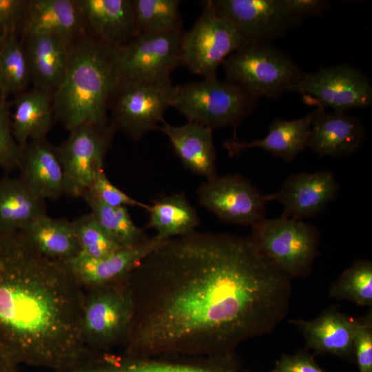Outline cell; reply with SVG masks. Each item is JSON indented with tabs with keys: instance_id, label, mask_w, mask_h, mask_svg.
<instances>
[{
	"instance_id": "22",
	"label": "cell",
	"mask_w": 372,
	"mask_h": 372,
	"mask_svg": "<svg viewBox=\"0 0 372 372\" xmlns=\"http://www.w3.org/2000/svg\"><path fill=\"white\" fill-rule=\"evenodd\" d=\"M163 123L158 129L167 136L175 154L185 167L206 180L218 176L212 129L189 121L180 126L170 125L165 121Z\"/></svg>"
},
{
	"instance_id": "33",
	"label": "cell",
	"mask_w": 372,
	"mask_h": 372,
	"mask_svg": "<svg viewBox=\"0 0 372 372\" xmlns=\"http://www.w3.org/2000/svg\"><path fill=\"white\" fill-rule=\"evenodd\" d=\"M329 296L358 306L372 304V263L360 260L347 269L330 287Z\"/></svg>"
},
{
	"instance_id": "34",
	"label": "cell",
	"mask_w": 372,
	"mask_h": 372,
	"mask_svg": "<svg viewBox=\"0 0 372 372\" xmlns=\"http://www.w3.org/2000/svg\"><path fill=\"white\" fill-rule=\"evenodd\" d=\"M72 223L81 254L99 258L123 247L105 231L91 213L79 217Z\"/></svg>"
},
{
	"instance_id": "9",
	"label": "cell",
	"mask_w": 372,
	"mask_h": 372,
	"mask_svg": "<svg viewBox=\"0 0 372 372\" xmlns=\"http://www.w3.org/2000/svg\"><path fill=\"white\" fill-rule=\"evenodd\" d=\"M175 86L169 83L121 81L112 95V123L135 141L164 121Z\"/></svg>"
},
{
	"instance_id": "37",
	"label": "cell",
	"mask_w": 372,
	"mask_h": 372,
	"mask_svg": "<svg viewBox=\"0 0 372 372\" xmlns=\"http://www.w3.org/2000/svg\"><path fill=\"white\" fill-rule=\"evenodd\" d=\"M95 197L105 204L114 207L138 206L147 209L148 205L132 198L112 183L105 175L101 173L88 189Z\"/></svg>"
},
{
	"instance_id": "3",
	"label": "cell",
	"mask_w": 372,
	"mask_h": 372,
	"mask_svg": "<svg viewBox=\"0 0 372 372\" xmlns=\"http://www.w3.org/2000/svg\"><path fill=\"white\" fill-rule=\"evenodd\" d=\"M121 81L115 47L97 38L72 41L63 78L54 92L57 117L69 130L107 125V109Z\"/></svg>"
},
{
	"instance_id": "42",
	"label": "cell",
	"mask_w": 372,
	"mask_h": 372,
	"mask_svg": "<svg viewBox=\"0 0 372 372\" xmlns=\"http://www.w3.org/2000/svg\"><path fill=\"white\" fill-rule=\"evenodd\" d=\"M4 36H5V35H3V34L0 32V51H1V46H2V43H3V41Z\"/></svg>"
},
{
	"instance_id": "36",
	"label": "cell",
	"mask_w": 372,
	"mask_h": 372,
	"mask_svg": "<svg viewBox=\"0 0 372 372\" xmlns=\"http://www.w3.org/2000/svg\"><path fill=\"white\" fill-rule=\"evenodd\" d=\"M354 357L360 372H372V314L355 318Z\"/></svg>"
},
{
	"instance_id": "24",
	"label": "cell",
	"mask_w": 372,
	"mask_h": 372,
	"mask_svg": "<svg viewBox=\"0 0 372 372\" xmlns=\"http://www.w3.org/2000/svg\"><path fill=\"white\" fill-rule=\"evenodd\" d=\"M312 118L313 112L293 120L276 118L269 125L268 133L264 138L250 142L233 139L226 141L224 147L230 156H237L249 148L258 147L276 157L291 162L307 147Z\"/></svg>"
},
{
	"instance_id": "13",
	"label": "cell",
	"mask_w": 372,
	"mask_h": 372,
	"mask_svg": "<svg viewBox=\"0 0 372 372\" xmlns=\"http://www.w3.org/2000/svg\"><path fill=\"white\" fill-rule=\"evenodd\" d=\"M52 372H240L235 358L136 356L124 352L90 353L76 364Z\"/></svg>"
},
{
	"instance_id": "7",
	"label": "cell",
	"mask_w": 372,
	"mask_h": 372,
	"mask_svg": "<svg viewBox=\"0 0 372 372\" xmlns=\"http://www.w3.org/2000/svg\"><path fill=\"white\" fill-rule=\"evenodd\" d=\"M251 229L260 249L291 280L309 274L319 255L320 234L316 226L281 215Z\"/></svg>"
},
{
	"instance_id": "4",
	"label": "cell",
	"mask_w": 372,
	"mask_h": 372,
	"mask_svg": "<svg viewBox=\"0 0 372 372\" xmlns=\"http://www.w3.org/2000/svg\"><path fill=\"white\" fill-rule=\"evenodd\" d=\"M258 100L237 84L214 76L175 86L172 107L189 122L235 130L254 112Z\"/></svg>"
},
{
	"instance_id": "26",
	"label": "cell",
	"mask_w": 372,
	"mask_h": 372,
	"mask_svg": "<svg viewBox=\"0 0 372 372\" xmlns=\"http://www.w3.org/2000/svg\"><path fill=\"white\" fill-rule=\"evenodd\" d=\"M45 214V200L19 176L0 179L1 229L21 230Z\"/></svg>"
},
{
	"instance_id": "28",
	"label": "cell",
	"mask_w": 372,
	"mask_h": 372,
	"mask_svg": "<svg viewBox=\"0 0 372 372\" xmlns=\"http://www.w3.org/2000/svg\"><path fill=\"white\" fill-rule=\"evenodd\" d=\"M20 231L39 251L52 260L63 263L80 253L72 221L45 214Z\"/></svg>"
},
{
	"instance_id": "40",
	"label": "cell",
	"mask_w": 372,
	"mask_h": 372,
	"mask_svg": "<svg viewBox=\"0 0 372 372\" xmlns=\"http://www.w3.org/2000/svg\"><path fill=\"white\" fill-rule=\"evenodd\" d=\"M291 13L302 21L308 17L320 16L329 7V2L322 0H285Z\"/></svg>"
},
{
	"instance_id": "12",
	"label": "cell",
	"mask_w": 372,
	"mask_h": 372,
	"mask_svg": "<svg viewBox=\"0 0 372 372\" xmlns=\"http://www.w3.org/2000/svg\"><path fill=\"white\" fill-rule=\"evenodd\" d=\"M70 131L56 149L64 174V194L79 198L104 172L105 158L116 130L111 125H82Z\"/></svg>"
},
{
	"instance_id": "8",
	"label": "cell",
	"mask_w": 372,
	"mask_h": 372,
	"mask_svg": "<svg viewBox=\"0 0 372 372\" xmlns=\"http://www.w3.org/2000/svg\"><path fill=\"white\" fill-rule=\"evenodd\" d=\"M181 39V65L204 78L216 76L220 65L249 41L229 21L219 16L211 0Z\"/></svg>"
},
{
	"instance_id": "31",
	"label": "cell",
	"mask_w": 372,
	"mask_h": 372,
	"mask_svg": "<svg viewBox=\"0 0 372 372\" xmlns=\"http://www.w3.org/2000/svg\"><path fill=\"white\" fill-rule=\"evenodd\" d=\"M31 79L24 45L17 34L4 36L0 51V93L6 97L21 92Z\"/></svg>"
},
{
	"instance_id": "38",
	"label": "cell",
	"mask_w": 372,
	"mask_h": 372,
	"mask_svg": "<svg viewBox=\"0 0 372 372\" xmlns=\"http://www.w3.org/2000/svg\"><path fill=\"white\" fill-rule=\"evenodd\" d=\"M29 1L0 0V32L16 34L21 27Z\"/></svg>"
},
{
	"instance_id": "5",
	"label": "cell",
	"mask_w": 372,
	"mask_h": 372,
	"mask_svg": "<svg viewBox=\"0 0 372 372\" xmlns=\"http://www.w3.org/2000/svg\"><path fill=\"white\" fill-rule=\"evenodd\" d=\"M227 81L260 98L279 99L304 73L269 43L249 41L223 62Z\"/></svg>"
},
{
	"instance_id": "30",
	"label": "cell",
	"mask_w": 372,
	"mask_h": 372,
	"mask_svg": "<svg viewBox=\"0 0 372 372\" xmlns=\"http://www.w3.org/2000/svg\"><path fill=\"white\" fill-rule=\"evenodd\" d=\"M81 198L90 207V213L101 227L121 246H134L149 238L144 229L134 224L126 207L109 206L88 190Z\"/></svg>"
},
{
	"instance_id": "32",
	"label": "cell",
	"mask_w": 372,
	"mask_h": 372,
	"mask_svg": "<svg viewBox=\"0 0 372 372\" xmlns=\"http://www.w3.org/2000/svg\"><path fill=\"white\" fill-rule=\"evenodd\" d=\"M140 34L180 30L178 0H133Z\"/></svg>"
},
{
	"instance_id": "27",
	"label": "cell",
	"mask_w": 372,
	"mask_h": 372,
	"mask_svg": "<svg viewBox=\"0 0 372 372\" xmlns=\"http://www.w3.org/2000/svg\"><path fill=\"white\" fill-rule=\"evenodd\" d=\"M51 123L50 93L34 87L18 96L11 123L14 137L21 148L30 141L45 138Z\"/></svg>"
},
{
	"instance_id": "16",
	"label": "cell",
	"mask_w": 372,
	"mask_h": 372,
	"mask_svg": "<svg viewBox=\"0 0 372 372\" xmlns=\"http://www.w3.org/2000/svg\"><path fill=\"white\" fill-rule=\"evenodd\" d=\"M340 185L331 171L301 172L290 175L276 193L269 194L270 201L283 206L282 216L302 220L324 210L335 200Z\"/></svg>"
},
{
	"instance_id": "10",
	"label": "cell",
	"mask_w": 372,
	"mask_h": 372,
	"mask_svg": "<svg viewBox=\"0 0 372 372\" xmlns=\"http://www.w3.org/2000/svg\"><path fill=\"white\" fill-rule=\"evenodd\" d=\"M183 32L142 33L128 43L115 47L121 81L169 83L171 74L181 65Z\"/></svg>"
},
{
	"instance_id": "41",
	"label": "cell",
	"mask_w": 372,
	"mask_h": 372,
	"mask_svg": "<svg viewBox=\"0 0 372 372\" xmlns=\"http://www.w3.org/2000/svg\"><path fill=\"white\" fill-rule=\"evenodd\" d=\"M18 364L0 342V372H19Z\"/></svg>"
},
{
	"instance_id": "35",
	"label": "cell",
	"mask_w": 372,
	"mask_h": 372,
	"mask_svg": "<svg viewBox=\"0 0 372 372\" xmlns=\"http://www.w3.org/2000/svg\"><path fill=\"white\" fill-rule=\"evenodd\" d=\"M21 154V148L12 133L6 98L0 93V167L8 172L19 169Z\"/></svg>"
},
{
	"instance_id": "19",
	"label": "cell",
	"mask_w": 372,
	"mask_h": 372,
	"mask_svg": "<svg viewBox=\"0 0 372 372\" xmlns=\"http://www.w3.org/2000/svg\"><path fill=\"white\" fill-rule=\"evenodd\" d=\"M354 322L336 307L325 309L312 320H291L301 332L307 348L318 354H331L341 358L354 357Z\"/></svg>"
},
{
	"instance_id": "25",
	"label": "cell",
	"mask_w": 372,
	"mask_h": 372,
	"mask_svg": "<svg viewBox=\"0 0 372 372\" xmlns=\"http://www.w3.org/2000/svg\"><path fill=\"white\" fill-rule=\"evenodd\" d=\"M82 17L76 1H29L21 25L25 35L49 34L72 42L82 30Z\"/></svg>"
},
{
	"instance_id": "21",
	"label": "cell",
	"mask_w": 372,
	"mask_h": 372,
	"mask_svg": "<svg viewBox=\"0 0 372 372\" xmlns=\"http://www.w3.org/2000/svg\"><path fill=\"white\" fill-rule=\"evenodd\" d=\"M19 177L40 198L56 199L64 194V174L57 149L45 138L21 148Z\"/></svg>"
},
{
	"instance_id": "11",
	"label": "cell",
	"mask_w": 372,
	"mask_h": 372,
	"mask_svg": "<svg viewBox=\"0 0 372 372\" xmlns=\"http://www.w3.org/2000/svg\"><path fill=\"white\" fill-rule=\"evenodd\" d=\"M288 90L301 94L305 102L316 108L331 107L333 112L367 107L372 103L369 79L360 70L347 64L304 73Z\"/></svg>"
},
{
	"instance_id": "15",
	"label": "cell",
	"mask_w": 372,
	"mask_h": 372,
	"mask_svg": "<svg viewBox=\"0 0 372 372\" xmlns=\"http://www.w3.org/2000/svg\"><path fill=\"white\" fill-rule=\"evenodd\" d=\"M216 12L231 22L249 41L269 43L302 21L285 0H211Z\"/></svg>"
},
{
	"instance_id": "20",
	"label": "cell",
	"mask_w": 372,
	"mask_h": 372,
	"mask_svg": "<svg viewBox=\"0 0 372 372\" xmlns=\"http://www.w3.org/2000/svg\"><path fill=\"white\" fill-rule=\"evenodd\" d=\"M76 3L96 37L109 45H125L140 34L133 0H77Z\"/></svg>"
},
{
	"instance_id": "17",
	"label": "cell",
	"mask_w": 372,
	"mask_h": 372,
	"mask_svg": "<svg viewBox=\"0 0 372 372\" xmlns=\"http://www.w3.org/2000/svg\"><path fill=\"white\" fill-rule=\"evenodd\" d=\"M162 241L154 236L140 244L123 247L99 258L79 253L63 264L85 290L123 278Z\"/></svg>"
},
{
	"instance_id": "1",
	"label": "cell",
	"mask_w": 372,
	"mask_h": 372,
	"mask_svg": "<svg viewBox=\"0 0 372 372\" xmlns=\"http://www.w3.org/2000/svg\"><path fill=\"white\" fill-rule=\"evenodd\" d=\"M131 322L123 352L235 358L287 316L291 279L249 236L197 232L162 241L124 278Z\"/></svg>"
},
{
	"instance_id": "23",
	"label": "cell",
	"mask_w": 372,
	"mask_h": 372,
	"mask_svg": "<svg viewBox=\"0 0 372 372\" xmlns=\"http://www.w3.org/2000/svg\"><path fill=\"white\" fill-rule=\"evenodd\" d=\"M24 45L34 87L50 93L61 83L71 42L55 35H25Z\"/></svg>"
},
{
	"instance_id": "2",
	"label": "cell",
	"mask_w": 372,
	"mask_h": 372,
	"mask_svg": "<svg viewBox=\"0 0 372 372\" xmlns=\"http://www.w3.org/2000/svg\"><path fill=\"white\" fill-rule=\"evenodd\" d=\"M83 300L63 263L21 231L0 229V342L18 364L59 371L87 356Z\"/></svg>"
},
{
	"instance_id": "6",
	"label": "cell",
	"mask_w": 372,
	"mask_h": 372,
	"mask_svg": "<svg viewBox=\"0 0 372 372\" xmlns=\"http://www.w3.org/2000/svg\"><path fill=\"white\" fill-rule=\"evenodd\" d=\"M123 278L84 290L81 331L90 353L112 351L127 340L132 310Z\"/></svg>"
},
{
	"instance_id": "18",
	"label": "cell",
	"mask_w": 372,
	"mask_h": 372,
	"mask_svg": "<svg viewBox=\"0 0 372 372\" xmlns=\"http://www.w3.org/2000/svg\"><path fill=\"white\" fill-rule=\"evenodd\" d=\"M366 131L360 120L346 112L313 111L307 147L320 157L343 156L358 151Z\"/></svg>"
},
{
	"instance_id": "39",
	"label": "cell",
	"mask_w": 372,
	"mask_h": 372,
	"mask_svg": "<svg viewBox=\"0 0 372 372\" xmlns=\"http://www.w3.org/2000/svg\"><path fill=\"white\" fill-rule=\"evenodd\" d=\"M272 372H325L313 356L306 351L282 355L275 364Z\"/></svg>"
},
{
	"instance_id": "29",
	"label": "cell",
	"mask_w": 372,
	"mask_h": 372,
	"mask_svg": "<svg viewBox=\"0 0 372 372\" xmlns=\"http://www.w3.org/2000/svg\"><path fill=\"white\" fill-rule=\"evenodd\" d=\"M147 228L156 230L160 240L185 236L195 231L200 219L195 208L181 193L166 196L148 205Z\"/></svg>"
},
{
	"instance_id": "14",
	"label": "cell",
	"mask_w": 372,
	"mask_h": 372,
	"mask_svg": "<svg viewBox=\"0 0 372 372\" xmlns=\"http://www.w3.org/2000/svg\"><path fill=\"white\" fill-rule=\"evenodd\" d=\"M199 203L220 220L237 225H250L266 218L270 201L249 180L240 174H227L206 180L197 189Z\"/></svg>"
}]
</instances>
